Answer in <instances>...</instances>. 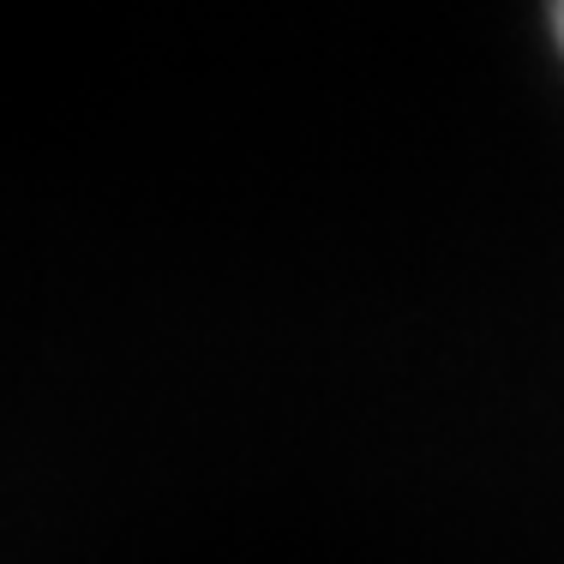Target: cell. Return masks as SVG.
I'll return each instance as SVG.
<instances>
[{
	"mask_svg": "<svg viewBox=\"0 0 564 564\" xmlns=\"http://www.w3.org/2000/svg\"><path fill=\"white\" fill-rule=\"evenodd\" d=\"M558 36H564V12H558Z\"/></svg>",
	"mask_w": 564,
	"mask_h": 564,
	"instance_id": "6da1fadb",
	"label": "cell"
}]
</instances>
